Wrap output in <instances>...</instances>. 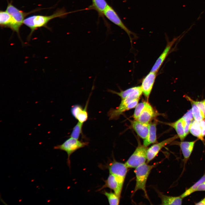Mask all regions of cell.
<instances>
[{"label":"cell","instance_id":"obj_17","mask_svg":"<svg viewBox=\"0 0 205 205\" xmlns=\"http://www.w3.org/2000/svg\"><path fill=\"white\" fill-rule=\"evenodd\" d=\"M157 121L155 119L149 124V132L147 138L144 140L143 145L147 147L150 145L157 142L156 126Z\"/></svg>","mask_w":205,"mask_h":205},{"label":"cell","instance_id":"obj_7","mask_svg":"<svg viewBox=\"0 0 205 205\" xmlns=\"http://www.w3.org/2000/svg\"><path fill=\"white\" fill-rule=\"evenodd\" d=\"M128 168L125 163L113 161L108 166L110 173L116 176L123 184Z\"/></svg>","mask_w":205,"mask_h":205},{"label":"cell","instance_id":"obj_30","mask_svg":"<svg viewBox=\"0 0 205 205\" xmlns=\"http://www.w3.org/2000/svg\"><path fill=\"white\" fill-rule=\"evenodd\" d=\"M200 122L202 130V136L204 137L205 136V120H203Z\"/></svg>","mask_w":205,"mask_h":205},{"label":"cell","instance_id":"obj_6","mask_svg":"<svg viewBox=\"0 0 205 205\" xmlns=\"http://www.w3.org/2000/svg\"><path fill=\"white\" fill-rule=\"evenodd\" d=\"M104 15L109 20L124 31L130 38L132 42L131 35L134 37L136 34L130 30L125 25L120 18L113 8L109 5L103 13Z\"/></svg>","mask_w":205,"mask_h":205},{"label":"cell","instance_id":"obj_21","mask_svg":"<svg viewBox=\"0 0 205 205\" xmlns=\"http://www.w3.org/2000/svg\"><path fill=\"white\" fill-rule=\"evenodd\" d=\"M189 132L194 136L202 140H204L200 122L193 120L190 124Z\"/></svg>","mask_w":205,"mask_h":205},{"label":"cell","instance_id":"obj_25","mask_svg":"<svg viewBox=\"0 0 205 205\" xmlns=\"http://www.w3.org/2000/svg\"><path fill=\"white\" fill-rule=\"evenodd\" d=\"M102 193L106 197L110 205L119 204L120 198L114 192H108L104 190L102 191Z\"/></svg>","mask_w":205,"mask_h":205},{"label":"cell","instance_id":"obj_11","mask_svg":"<svg viewBox=\"0 0 205 205\" xmlns=\"http://www.w3.org/2000/svg\"><path fill=\"white\" fill-rule=\"evenodd\" d=\"M161 115L148 102L137 120L143 124H149L156 117Z\"/></svg>","mask_w":205,"mask_h":205},{"label":"cell","instance_id":"obj_28","mask_svg":"<svg viewBox=\"0 0 205 205\" xmlns=\"http://www.w3.org/2000/svg\"><path fill=\"white\" fill-rule=\"evenodd\" d=\"M189 101H191L196 104L202 111L205 119V99L201 101H196L193 100L187 96L185 97Z\"/></svg>","mask_w":205,"mask_h":205},{"label":"cell","instance_id":"obj_5","mask_svg":"<svg viewBox=\"0 0 205 205\" xmlns=\"http://www.w3.org/2000/svg\"><path fill=\"white\" fill-rule=\"evenodd\" d=\"M147 147L140 143L125 163L128 168H136L145 163L147 160Z\"/></svg>","mask_w":205,"mask_h":205},{"label":"cell","instance_id":"obj_16","mask_svg":"<svg viewBox=\"0 0 205 205\" xmlns=\"http://www.w3.org/2000/svg\"><path fill=\"white\" fill-rule=\"evenodd\" d=\"M132 128L138 135L143 139L147 136L149 130V124L142 123L137 120H130Z\"/></svg>","mask_w":205,"mask_h":205},{"label":"cell","instance_id":"obj_13","mask_svg":"<svg viewBox=\"0 0 205 205\" xmlns=\"http://www.w3.org/2000/svg\"><path fill=\"white\" fill-rule=\"evenodd\" d=\"M157 73L150 71L142 80L141 87L143 93L147 99L153 88Z\"/></svg>","mask_w":205,"mask_h":205},{"label":"cell","instance_id":"obj_8","mask_svg":"<svg viewBox=\"0 0 205 205\" xmlns=\"http://www.w3.org/2000/svg\"><path fill=\"white\" fill-rule=\"evenodd\" d=\"M0 25L2 28H8L16 32L20 38L19 30L21 27L6 11H0Z\"/></svg>","mask_w":205,"mask_h":205},{"label":"cell","instance_id":"obj_23","mask_svg":"<svg viewBox=\"0 0 205 205\" xmlns=\"http://www.w3.org/2000/svg\"><path fill=\"white\" fill-rule=\"evenodd\" d=\"M192 104V111L194 120L200 122L205 120L204 116L200 108L195 103L189 101Z\"/></svg>","mask_w":205,"mask_h":205},{"label":"cell","instance_id":"obj_29","mask_svg":"<svg viewBox=\"0 0 205 205\" xmlns=\"http://www.w3.org/2000/svg\"><path fill=\"white\" fill-rule=\"evenodd\" d=\"M182 118L186 121L192 122L193 120V116L192 109L189 110L182 117Z\"/></svg>","mask_w":205,"mask_h":205},{"label":"cell","instance_id":"obj_19","mask_svg":"<svg viewBox=\"0 0 205 205\" xmlns=\"http://www.w3.org/2000/svg\"><path fill=\"white\" fill-rule=\"evenodd\" d=\"M196 140L191 142L182 141L180 143V147L183 156L184 162H186L189 159L193 150L194 145Z\"/></svg>","mask_w":205,"mask_h":205},{"label":"cell","instance_id":"obj_15","mask_svg":"<svg viewBox=\"0 0 205 205\" xmlns=\"http://www.w3.org/2000/svg\"><path fill=\"white\" fill-rule=\"evenodd\" d=\"M89 101V100L87 101L84 108L79 104L74 105L71 107V112L72 115L80 122L84 123L88 119L87 108Z\"/></svg>","mask_w":205,"mask_h":205},{"label":"cell","instance_id":"obj_24","mask_svg":"<svg viewBox=\"0 0 205 205\" xmlns=\"http://www.w3.org/2000/svg\"><path fill=\"white\" fill-rule=\"evenodd\" d=\"M204 181H205V174L191 186L186 189L180 196L183 198L190 195L195 192L198 187Z\"/></svg>","mask_w":205,"mask_h":205},{"label":"cell","instance_id":"obj_18","mask_svg":"<svg viewBox=\"0 0 205 205\" xmlns=\"http://www.w3.org/2000/svg\"><path fill=\"white\" fill-rule=\"evenodd\" d=\"M165 124L175 129L181 142L183 141L187 136L185 132V121L182 118L173 122L166 123Z\"/></svg>","mask_w":205,"mask_h":205},{"label":"cell","instance_id":"obj_31","mask_svg":"<svg viewBox=\"0 0 205 205\" xmlns=\"http://www.w3.org/2000/svg\"><path fill=\"white\" fill-rule=\"evenodd\" d=\"M198 191H205V181L200 185L197 188L195 192Z\"/></svg>","mask_w":205,"mask_h":205},{"label":"cell","instance_id":"obj_1","mask_svg":"<svg viewBox=\"0 0 205 205\" xmlns=\"http://www.w3.org/2000/svg\"><path fill=\"white\" fill-rule=\"evenodd\" d=\"M142 93L141 86L134 87L129 95L122 100L118 107L114 109L111 108L108 111L107 115L109 119L117 120L124 112L135 108Z\"/></svg>","mask_w":205,"mask_h":205},{"label":"cell","instance_id":"obj_3","mask_svg":"<svg viewBox=\"0 0 205 205\" xmlns=\"http://www.w3.org/2000/svg\"><path fill=\"white\" fill-rule=\"evenodd\" d=\"M155 165H149L146 163L136 167L134 172L136 176V184L133 194L138 190H143L147 197L146 189V182L149 175Z\"/></svg>","mask_w":205,"mask_h":205},{"label":"cell","instance_id":"obj_27","mask_svg":"<svg viewBox=\"0 0 205 205\" xmlns=\"http://www.w3.org/2000/svg\"><path fill=\"white\" fill-rule=\"evenodd\" d=\"M147 102V101H144L139 103H138L135 107L133 115V117L134 120L137 119Z\"/></svg>","mask_w":205,"mask_h":205},{"label":"cell","instance_id":"obj_32","mask_svg":"<svg viewBox=\"0 0 205 205\" xmlns=\"http://www.w3.org/2000/svg\"><path fill=\"white\" fill-rule=\"evenodd\" d=\"M196 205H205V197L202 200L195 204Z\"/></svg>","mask_w":205,"mask_h":205},{"label":"cell","instance_id":"obj_20","mask_svg":"<svg viewBox=\"0 0 205 205\" xmlns=\"http://www.w3.org/2000/svg\"><path fill=\"white\" fill-rule=\"evenodd\" d=\"M159 196L160 198L162 205H181L183 198L181 196H170L159 192Z\"/></svg>","mask_w":205,"mask_h":205},{"label":"cell","instance_id":"obj_26","mask_svg":"<svg viewBox=\"0 0 205 205\" xmlns=\"http://www.w3.org/2000/svg\"><path fill=\"white\" fill-rule=\"evenodd\" d=\"M83 123L79 121L73 128L70 134V137L78 140L80 135L82 133Z\"/></svg>","mask_w":205,"mask_h":205},{"label":"cell","instance_id":"obj_10","mask_svg":"<svg viewBox=\"0 0 205 205\" xmlns=\"http://www.w3.org/2000/svg\"><path fill=\"white\" fill-rule=\"evenodd\" d=\"M40 9H37L28 13H26L19 10L14 6L12 3H8L6 11L9 14L16 22L20 26L23 24L25 17Z\"/></svg>","mask_w":205,"mask_h":205},{"label":"cell","instance_id":"obj_14","mask_svg":"<svg viewBox=\"0 0 205 205\" xmlns=\"http://www.w3.org/2000/svg\"><path fill=\"white\" fill-rule=\"evenodd\" d=\"M179 37L175 38L171 41H168L164 50L156 60L151 71L157 72L168 55L173 45Z\"/></svg>","mask_w":205,"mask_h":205},{"label":"cell","instance_id":"obj_4","mask_svg":"<svg viewBox=\"0 0 205 205\" xmlns=\"http://www.w3.org/2000/svg\"><path fill=\"white\" fill-rule=\"evenodd\" d=\"M88 142H82L71 137L66 140L63 143L55 146L54 149H59L65 151L67 154V163L69 167H70V157L71 154L78 149L88 145Z\"/></svg>","mask_w":205,"mask_h":205},{"label":"cell","instance_id":"obj_9","mask_svg":"<svg viewBox=\"0 0 205 205\" xmlns=\"http://www.w3.org/2000/svg\"><path fill=\"white\" fill-rule=\"evenodd\" d=\"M178 138V135H176L159 143H156L148 148L146 161L147 163L153 159L163 147Z\"/></svg>","mask_w":205,"mask_h":205},{"label":"cell","instance_id":"obj_2","mask_svg":"<svg viewBox=\"0 0 205 205\" xmlns=\"http://www.w3.org/2000/svg\"><path fill=\"white\" fill-rule=\"evenodd\" d=\"M68 13L64 9H57L50 15H32L26 18L24 20L23 24L31 30L28 39L30 38L35 30L43 27L48 28L47 24L50 20L57 17H64Z\"/></svg>","mask_w":205,"mask_h":205},{"label":"cell","instance_id":"obj_12","mask_svg":"<svg viewBox=\"0 0 205 205\" xmlns=\"http://www.w3.org/2000/svg\"><path fill=\"white\" fill-rule=\"evenodd\" d=\"M105 184L98 191L106 188H108L112 190L120 198L123 184H122L117 178L114 175L110 173L107 179L104 181Z\"/></svg>","mask_w":205,"mask_h":205},{"label":"cell","instance_id":"obj_22","mask_svg":"<svg viewBox=\"0 0 205 205\" xmlns=\"http://www.w3.org/2000/svg\"><path fill=\"white\" fill-rule=\"evenodd\" d=\"M91 8L98 12L100 15H103V13L108 5L105 0H92Z\"/></svg>","mask_w":205,"mask_h":205}]
</instances>
